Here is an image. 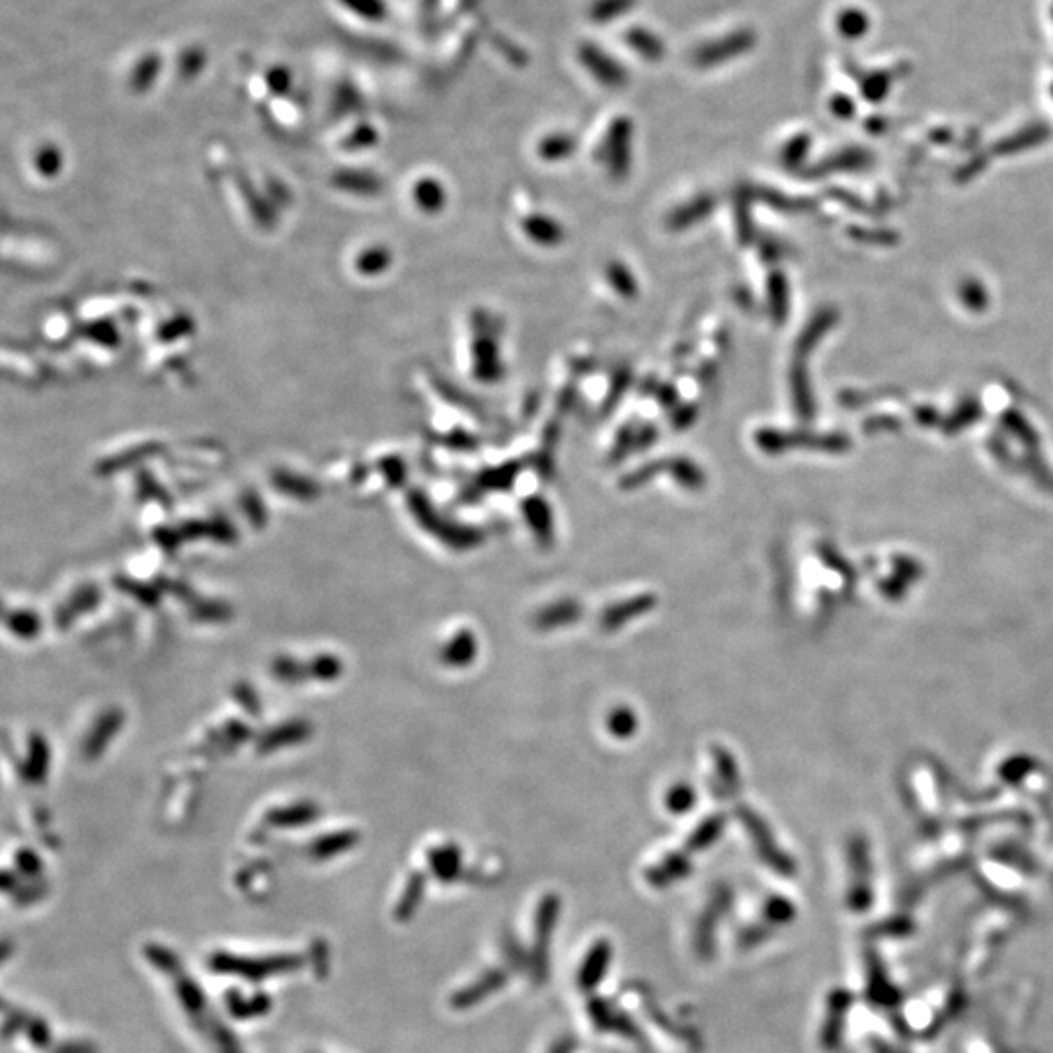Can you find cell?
Here are the masks:
<instances>
[{"mask_svg": "<svg viewBox=\"0 0 1053 1053\" xmlns=\"http://www.w3.org/2000/svg\"><path fill=\"white\" fill-rule=\"evenodd\" d=\"M653 600L652 597H636V600L627 601V603H620L617 607L607 610L605 617H603V628L605 630H613V628H618L620 625H625L627 620L636 617L638 613H645V610L652 609Z\"/></svg>", "mask_w": 1053, "mask_h": 1053, "instance_id": "6da1fadb", "label": "cell"}, {"mask_svg": "<svg viewBox=\"0 0 1053 1053\" xmlns=\"http://www.w3.org/2000/svg\"><path fill=\"white\" fill-rule=\"evenodd\" d=\"M714 761L718 766L716 775L720 778L724 791L728 794L733 793L736 786H738V771H736V763H733L730 753H726L724 749H714Z\"/></svg>", "mask_w": 1053, "mask_h": 1053, "instance_id": "7a4b0ae2", "label": "cell"}, {"mask_svg": "<svg viewBox=\"0 0 1053 1053\" xmlns=\"http://www.w3.org/2000/svg\"><path fill=\"white\" fill-rule=\"evenodd\" d=\"M578 613H580V607L575 603H560V605H554V607L540 613L539 625L542 628L567 625L570 620H574Z\"/></svg>", "mask_w": 1053, "mask_h": 1053, "instance_id": "3957f363", "label": "cell"}, {"mask_svg": "<svg viewBox=\"0 0 1053 1053\" xmlns=\"http://www.w3.org/2000/svg\"><path fill=\"white\" fill-rule=\"evenodd\" d=\"M477 653V642L470 632H462L451 646L447 648V660L453 665H467Z\"/></svg>", "mask_w": 1053, "mask_h": 1053, "instance_id": "277c9868", "label": "cell"}, {"mask_svg": "<svg viewBox=\"0 0 1053 1053\" xmlns=\"http://www.w3.org/2000/svg\"><path fill=\"white\" fill-rule=\"evenodd\" d=\"M665 804L671 811L675 814H685V811L691 810L695 806V791L688 786V784H677L673 786L670 793H668V798H665Z\"/></svg>", "mask_w": 1053, "mask_h": 1053, "instance_id": "5b68a950", "label": "cell"}, {"mask_svg": "<svg viewBox=\"0 0 1053 1053\" xmlns=\"http://www.w3.org/2000/svg\"><path fill=\"white\" fill-rule=\"evenodd\" d=\"M607 724H609L610 733L617 738H628L636 731V716L630 708H617L610 714Z\"/></svg>", "mask_w": 1053, "mask_h": 1053, "instance_id": "8992f818", "label": "cell"}]
</instances>
